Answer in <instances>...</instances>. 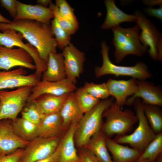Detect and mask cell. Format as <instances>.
<instances>
[{
    "instance_id": "7402d4cb",
    "label": "cell",
    "mask_w": 162,
    "mask_h": 162,
    "mask_svg": "<svg viewBox=\"0 0 162 162\" xmlns=\"http://www.w3.org/2000/svg\"><path fill=\"white\" fill-rule=\"evenodd\" d=\"M106 143L112 154L113 162H135L142 153L137 149L122 145L106 136Z\"/></svg>"
},
{
    "instance_id": "cb8c5ba5",
    "label": "cell",
    "mask_w": 162,
    "mask_h": 162,
    "mask_svg": "<svg viewBox=\"0 0 162 162\" xmlns=\"http://www.w3.org/2000/svg\"><path fill=\"white\" fill-rule=\"evenodd\" d=\"M38 125V136L44 138L59 137L64 130L59 113L44 115Z\"/></svg>"
},
{
    "instance_id": "f1b7e54d",
    "label": "cell",
    "mask_w": 162,
    "mask_h": 162,
    "mask_svg": "<svg viewBox=\"0 0 162 162\" xmlns=\"http://www.w3.org/2000/svg\"><path fill=\"white\" fill-rule=\"evenodd\" d=\"M162 133L161 132L156 134L154 138L148 144L136 161L147 160L149 162H153L162 154Z\"/></svg>"
},
{
    "instance_id": "5b68a950",
    "label": "cell",
    "mask_w": 162,
    "mask_h": 162,
    "mask_svg": "<svg viewBox=\"0 0 162 162\" xmlns=\"http://www.w3.org/2000/svg\"><path fill=\"white\" fill-rule=\"evenodd\" d=\"M101 47L102 64L100 67H97L95 69V74L97 77L112 74L117 76H131L138 80H146L152 76L146 64L141 62H138L134 65L131 66L114 64L109 58V47L105 41L102 42Z\"/></svg>"
},
{
    "instance_id": "4dcf8cb0",
    "label": "cell",
    "mask_w": 162,
    "mask_h": 162,
    "mask_svg": "<svg viewBox=\"0 0 162 162\" xmlns=\"http://www.w3.org/2000/svg\"><path fill=\"white\" fill-rule=\"evenodd\" d=\"M50 25L57 46L63 50L70 43L71 35L60 26L55 18H54L51 21Z\"/></svg>"
},
{
    "instance_id": "8fae6325",
    "label": "cell",
    "mask_w": 162,
    "mask_h": 162,
    "mask_svg": "<svg viewBox=\"0 0 162 162\" xmlns=\"http://www.w3.org/2000/svg\"><path fill=\"white\" fill-rule=\"evenodd\" d=\"M35 70L36 66L29 53L24 49L8 48L0 45V70H9L15 67Z\"/></svg>"
},
{
    "instance_id": "9a60e30c",
    "label": "cell",
    "mask_w": 162,
    "mask_h": 162,
    "mask_svg": "<svg viewBox=\"0 0 162 162\" xmlns=\"http://www.w3.org/2000/svg\"><path fill=\"white\" fill-rule=\"evenodd\" d=\"M10 121L0 120V155L9 154L19 149H24L29 143L16 134Z\"/></svg>"
},
{
    "instance_id": "60d3db41",
    "label": "cell",
    "mask_w": 162,
    "mask_h": 162,
    "mask_svg": "<svg viewBox=\"0 0 162 162\" xmlns=\"http://www.w3.org/2000/svg\"><path fill=\"white\" fill-rule=\"evenodd\" d=\"M143 3L146 5L149 6V7H152L155 5L162 6L161 0H146L143 1Z\"/></svg>"
},
{
    "instance_id": "d6986e66",
    "label": "cell",
    "mask_w": 162,
    "mask_h": 162,
    "mask_svg": "<svg viewBox=\"0 0 162 162\" xmlns=\"http://www.w3.org/2000/svg\"><path fill=\"white\" fill-rule=\"evenodd\" d=\"M77 124H71L60 140L58 162H80L75 146L74 135Z\"/></svg>"
},
{
    "instance_id": "d4e9b609",
    "label": "cell",
    "mask_w": 162,
    "mask_h": 162,
    "mask_svg": "<svg viewBox=\"0 0 162 162\" xmlns=\"http://www.w3.org/2000/svg\"><path fill=\"white\" fill-rule=\"evenodd\" d=\"M70 93L60 96L44 94L33 101L44 115L59 113Z\"/></svg>"
},
{
    "instance_id": "603a6c76",
    "label": "cell",
    "mask_w": 162,
    "mask_h": 162,
    "mask_svg": "<svg viewBox=\"0 0 162 162\" xmlns=\"http://www.w3.org/2000/svg\"><path fill=\"white\" fill-rule=\"evenodd\" d=\"M59 114L64 129L71 124H78L83 115L77 103L74 92L69 94Z\"/></svg>"
},
{
    "instance_id": "2e32d148",
    "label": "cell",
    "mask_w": 162,
    "mask_h": 162,
    "mask_svg": "<svg viewBox=\"0 0 162 162\" xmlns=\"http://www.w3.org/2000/svg\"><path fill=\"white\" fill-rule=\"evenodd\" d=\"M137 88L136 92L127 98L126 105L130 106L137 98H141L142 103L161 107L162 106V91L160 86L146 80H137Z\"/></svg>"
},
{
    "instance_id": "4316f807",
    "label": "cell",
    "mask_w": 162,
    "mask_h": 162,
    "mask_svg": "<svg viewBox=\"0 0 162 162\" xmlns=\"http://www.w3.org/2000/svg\"><path fill=\"white\" fill-rule=\"evenodd\" d=\"M11 124L16 134L24 140L29 142L38 136V124L21 117L12 122Z\"/></svg>"
},
{
    "instance_id": "ffe728a7",
    "label": "cell",
    "mask_w": 162,
    "mask_h": 162,
    "mask_svg": "<svg viewBox=\"0 0 162 162\" xmlns=\"http://www.w3.org/2000/svg\"><path fill=\"white\" fill-rule=\"evenodd\" d=\"M106 9L105 19L101 28L104 29H111L119 26L124 22H136L135 15L127 14L117 7L114 0H105L104 1Z\"/></svg>"
},
{
    "instance_id": "f35d334b",
    "label": "cell",
    "mask_w": 162,
    "mask_h": 162,
    "mask_svg": "<svg viewBox=\"0 0 162 162\" xmlns=\"http://www.w3.org/2000/svg\"><path fill=\"white\" fill-rule=\"evenodd\" d=\"M78 154L80 162H94L89 152L86 148L80 149Z\"/></svg>"
},
{
    "instance_id": "e575fe53",
    "label": "cell",
    "mask_w": 162,
    "mask_h": 162,
    "mask_svg": "<svg viewBox=\"0 0 162 162\" xmlns=\"http://www.w3.org/2000/svg\"><path fill=\"white\" fill-rule=\"evenodd\" d=\"M52 10L54 18L57 20L60 26L70 35L74 34L77 30L68 20L64 17L60 13L58 8L52 2L49 5Z\"/></svg>"
},
{
    "instance_id": "b9f144b4",
    "label": "cell",
    "mask_w": 162,
    "mask_h": 162,
    "mask_svg": "<svg viewBox=\"0 0 162 162\" xmlns=\"http://www.w3.org/2000/svg\"><path fill=\"white\" fill-rule=\"evenodd\" d=\"M37 2L38 4L46 8H47V6L52 2L50 0H37Z\"/></svg>"
},
{
    "instance_id": "9c48e42d",
    "label": "cell",
    "mask_w": 162,
    "mask_h": 162,
    "mask_svg": "<svg viewBox=\"0 0 162 162\" xmlns=\"http://www.w3.org/2000/svg\"><path fill=\"white\" fill-rule=\"evenodd\" d=\"M60 140L59 137L38 136L23 149L20 162H35L50 156L56 150Z\"/></svg>"
},
{
    "instance_id": "74e56055",
    "label": "cell",
    "mask_w": 162,
    "mask_h": 162,
    "mask_svg": "<svg viewBox=\"0 0 162 162\" xmlns=\"http://www.w3.org/2000/svg\"><path fill=\"white\" fill-rule=\"evenodd\" d=\"M145 11L148 15L154 17L162 20V6L157 8L148 7L145 9Z\"/></svg>"
},
{
    "instance_id": "44dd1931",
    "label": "cell",
    "mask_w": 162,
    "mask_h": 162,
    "mask_svg": "<svg viewBox=\"0 0 162 162\" xmlns=\"http://www.w3.org/2000/svg\"><path fill=\"white\" fill-rule=\"evenodd\" d=\"M42 80L57 81L66 78V74L62 53L52 52L49 54L46 68L41 76Z\"/></svg>"
},
{
    "instance_id": "ba28073f",
    "label": "cell",
    "mask_w": 162,
    "mask_h": 162,
    "mask_svg": "<svg viewBox=\"0 0 162 162\" xmlns=\"http://www.w3.org/2000/svg\"><path fill=\"white\" fill-rule=\"evenodd\" d=\"M1 31L0 45L8 48L17 47L26 50L32 58L36 67L34 73L40 79L46 69L47 62L40 58L36 49L28 42L25 43L23 36L14 29H7Z\"/></svg>"
},
{
    "instance_id": "ab89813d",
    "label": "cell",
    "mask_w": 162,
    "mask_h": 162,
    "mask_svg": "<svg viewBox=\"0 0 162 162\" xmlns=\"http://www.w3.org/2000/svg\"><path fill=\"white\" fill-rule=\"evenodd\" d=\"M60 147L59 145L55 152L50 156L35 162H58Z\"/></svg>"
},
{
    "instance_id": "836d02e7",
    "label": "cell",
    "mask_w": 162,
    "mask_h": 162,
    "mask_svg": "<svg viewBox=\"0 0 162 162\" xmlns=\"http://www.w3.org/2000/svg\"><path fill=\"white\" fill-rule=\"evenodd\" d=\"M55 2V5L58 8L60 14L78 29L79 23L74 13V9L65 0H56Z\"/></svg>"
},
{
    "instance_id": "f546056e",
    "label": "cell",
    "mask_w": 162,
    "mask_h": 162,
    "mask_svg": "<svg viewBox=\"0 0 162 162\" xmlns=\"http://www.w3.org/2000/svg\"><path fill=\"white\" fill-rule=\"evenodd\" d=\"M74 93L78 104L84 114L91 110L100 100L91 95L82 87L77 88Z\"/></svg>"
},
{
    "instance_id": "5bb4252c",
    "label": "cell",
    "mask_w": 162,
    "mask_h": 162,
    "mask_svg": "<svg viewBox=\"0 0 162 162\" xmlns=\"http://www.w3.org/2000/svg\"><path fill=\"white\" fill-rule=\"evenodd\" d=\"M26 73L22 67L10 70H0V91L26 86H33L40 80L35 73L28 75Z\"/></svg>"
},
{
    "instance_id": "30bf717a",
    "label": "cell",
    "mask_w": 162,
    "mask_h": 162,
    "mask_svg": "<svg viewBox=\"0 0 162 162\" xmlns=\"http://www.w3.org/2000/svg\"><path fill=\"white\" fill-rule=\"evenodd\" d=\"M134 14L137 18L136 22L141 32L139 34L141 43L149 49L148 50L150 57L155 60L158 59V47L162 43V35L151 21L141 12L136 11Z\"/></svg>"
},
{
    "instance_id": "52a82bcc",
    "label": "cell",
    "mask_w": 162,
    "mask_h": 162,
    "mask_svg": "<svg viewBox=\"0 0 162 162\" xmlns=\"http://www.w3.org/2000/svg\"><path fill=\"white\" fill-rule=\"evenodd\" d=\"M32 87L23 86L11 91H0V120H16L27 102Z\"/></svg>"
},
{
    "instance_id": "bcb514c9",
    "label": "cell",
    "mask_w": 162,
    "mask_h": 162,
    "mask_svg": "<svg viewBox=\"0 0 162 162\" xmlns=\"http://www.w3.org/2000/svg\"><path fill=\"white\" fill-rule=\"evenodd\" d=\"M135 162H149L148 160H143L139 161H137Z\"/></svg>"
},
{
    "instance_id": "ac0fdd59",
    "label": "cell",
    "mask_w": 162,
    "mask_h": 162,
    "mask_svg": "<svg viewBox=\"0 0 162 162\" xmlns=\"http://www.w3.org/2000/svg\"><path fill=\"white\" fill-rule=\"evenodd\" d=\"M137 80L133 78L127 80L110 78L106 82L110 96L115 98V102L121 107L126 105L127 98L132 96L136 92Z\"/></svg>"
},
{
    "instance_id": "d590c367",
    "label": "cell",
    "mask_w": 162,
    "mask_h": 162,
    "mask_svg": "<svg viewBox=\"0 0 162 162\" xmlns=\"http://www.w3.org/2000/svg\"><path fill=\"white\" fill-rule=\"evenodd\" d=\"M23 149H19L9 154L0 155V162H20Z\"/></svg>"
},
{
    "instance_id": "8d00e7d4",
    "label": "cell",
    "mask_w": 162,
    "mask_h": 162,
    "mask_svg": "<svg viewBox=\"0 0 162 162\" xmlns=\"http://www.w3.org/2000/svg\"><path fill=\"white\" fill-rule=\"evenodd\" d=\"M16 1V0H0L1 6L6 10L14 19L17 14Z\"/></svg>"
},
{
    "instance_id": "277c9868",
    "label": "cell",
    "mask_w": 162,
    "mask_h": 162,
    "mask_svg": "<svg viewBox=\"0 0 162 162\" xmlns=\"http://www.w3.org/2000/svg\"><path fill=\"white\" fill-rule=\"evenodd\" d=\"M103 117L106 121L101 130L110 138L115 134L125 135L138 121L134 112L129 110H122L115 102L104 111Z\"/></svg>"
},
{
    "instance_id": "1f68e13d",
    "label": "cell",
    "mask_w": 162,
    "mask_h": 162,
    "mask_svg": "<svg viewBox=\"0 0 162 162\" xmlns=\"http://www.w3.org/2000/svg\"><path fill=\"white\" fill-rule=\"evenodd\" d=\"M27 102L22 111V117L38 124L44 115L41 112L34 101Z\"/></svg>"
},
{
    "instance_id": "8992f818",
    "label": "cell",
    "mask_w": 162,
    "mask_h": 162,
    "mask_svg": "<svg viewBox=\"0 0 162 162\" xmlns=\"http://www.w3.org/2000/svg\"><path fill=\"white\" fill-rule=\"evenodd\" d=\"M133 104L138 119L137 127L131 134L118 136L113 140L120 144H129L132 148L143 152L156 134L149 124L140 99L136 98Z\"/></svg>"
},
{
    "instance_id": "e0dca14e",
    "label": "cell",
    "mask_w": 162,
    "mask_h": 162,
    "mask_svg": "<svg viewBox=\"0 0 162 162\" xmlns=\"http://www.w3.org/2000/svg\"><path fill=\"white\" fill-rule=\"evenodd\" d=\"M16 4L17 14L14 20H32L50 24V20L54 18L53 12L49 7L28 4L17 0Z\"/></svg>"
},
{
    "instance_id": "6da1fadb",
    "label": "cell",
    "mask_w": 162,
    "mask_h": 162,
    "mask_svg": "<svg viewBox=\"0 0 162 162\" xmlns=\"http://www.w3.org/2000/svg\"><path fill=\"white\" fill-rule=\"evenodd\" d=\"M7 29H14L20 33L46 62L50 53L56 52L57 44L50 24L28 20H13L9 23L0 22V31Z\"/></svg>"
},
{
    "instance_id": "ee69618b",
    "label": "cell",
    "mask_w": 162,
    "mask_h": 162,
    "mask_svg": "<svg viewBox=\"0 0 162 162\" xmlns=\"http://www.w3.org/2000/svg\"><path fill=\"white\" fill-rule=\"evenodd\" d=\"M89 151L90 152L91 155L94 162H101L97 159V158L95 157V156L94 155L92 152H91Z\"/></svg>"
},
{
    "instance_id": "d6a6232c",
    "label": "cell",
    "mask_w": 162,
    "mask_h": 162,
    "mask_svg": "<svg viewBox=\"0 0 162 162\" xmlns=\"http://www.w3.org/2000/svg\"><path fill=\"white\" fill-rule=\"evenodd\" d=\"M82 87L92 96L100 100L106 99L110 96L105 82L96 84L86 82Z\"/></svg>"
},
{
    "instance_id": "7bdbcfd3",
    "label": "cell",
    "mask_w": 162,
    "mask_h": 162,
    "mask_svg": "<svg viewBox=\"0 0 162 162\" xmlns=\"http://www.w3.org/2000/svg\"><path fill=\"white\" fill-rule=\"evenodd\" d=\"M11 21L4 17L0 13V22L9 23Z\"/></svg>"
},
{
    "instance_id": "83f0119b",
    "label": "cell",
    "mask_w": 162,
    "mask_h": 162,
    "mask_svg": "<svg viewBox=\"0 0 162 162\" xmlns=\"http://www.w3.org/2000/svg\"><path fill=\"white\" fill-rule=\"evenodd\" d=\"M146 117L154 132L157 134L162 130V114L159 106L148 104L142 102Z\"/></svg>"
},
{
    "instance_id": "7a4b0ae2",
    "label": "cell",
    "mask_w": 162,
    "mask_h": 162,
    "mask_svg": "<svg viewBox=\"0 0 162 162\" xmlns=\"http://www.w3.org/2000/svg\"><path fill=\"white\" fill-rule=\"evenodd\" d=\"M114 98L100 100L91 110L84 113L77 124L74 140L79 148L85 147L91 137L101 130L103 115L113 102Z\"/></svg>"
},
{
    "instance_id": "484cf974",
    "label": "cell",
    "mask_w": 162,
    "mask_h": 162,
    "mask_svg": "<svg viewBox=\"0 0 162 162\" xmlns=\"http://www.w3.org/2000/svg\"><path fill=\"white\" fill-rule=\"evenodd\" d=\"M106 136L101 130L94 134L84 147L101 162H113L106 143Z\"/></svg>"
},
{
    "instance_id": "7c38bea8",
    "label": "cell",
    "mask_w": 162,
    "mask_h": 162,
    "mask_svg": "<svg viewBox=\"0 0 162 162\" xmlns=\"http://www.w3.org/2000/svg\"><path fill=\"white\" fill-rule=\"evenodd\" d=\"M77 88L75 84L67 78L57 81L40 80L32 87L27 102L34 100L43 94L62 95L74 92Z\"/></svg>"
},
{
    "instance_id": "f6af8a7d",
    "label": "cell",
    "mask_w": 162,
    "mask_h": 162,
    "mask_svg": "<svg viewBox=\"0 0 162 162\" xmlns=\"http://www.w3.org/2000/svg\"><path fill=\"white\" fill-rule=\"evenodd\" d=\"M161 154H160L155 160L153 162H162V155Z\"/></svg>"
},
{
    "instance_id": "4fadbf2b",
    "label": "cell",
    "mask_w": 162,
    "mask_h": 162,
    "mask_svg": "<svg viewBox=\"0 0 162 162\" xmlns=\"http://www.w3.org/2000/svg\"><path fill=\"white\" fill-rule=\"evenodd\" d=\"M62 50L66 78L75 84L83 71L85 54L71 43Z\"/></svg>"
},
{
    "instance_id": "7dc6e473",
    "label": "cell",
    "mask_w": 162,
    "mask_h": 162,
    "mask_svg": "<svg viewBox=\"0 0 162 162\" xmlns=\"http://www.w3.org/2000/svg\"></svg>"
},
{
    "instance_id": "3957f363",
    "label": "cell",
    "mask_w": 162,
    "mask_h": 162,
    "mask_svg": "<svg viewBox=\"0 0 162 162\" xmlns=\"http://www.w3.org/2000/svg\"><path fill=\"white\" fill-rule=\"evenodd\" d=\"M140 29L137 24L129 28H124L119 26L112 29L116 63L121 62L127 55L141 56L147 52L148 47L142 45L139 40Z\"/></svg>"
}]
</instances>
